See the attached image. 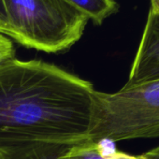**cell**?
I'll return each mask as SVG.
<instances>
[{"label": "cell", "instance_id": "6da1fadb", "mask_svg": "<svg viewBox=\"0 0 159 159\" xmlns=\"http://www.w3.org/2000/svg\"><path fill=\"white\" fill-rule=\"evenodd\" d=\"M93 84L63 68L16 58L0 65V151L88 139Z\"/></svg>", "mask_w": 159, "mask_h": 159}, {"label": "cell", "instance_id": "7a4b0ae2", "mask_svg": "<svg viewBox=\"0 0 159 159\" xmlns=\"http://www.w3.org/2000/svg\"><path fill=\"white\" fill-rule=\"evenodd\" d=\"M88 21L63 0H0V33L49 53L69 49L82 38Z\"/></svg>", "mask_w": 159, "mask_h": 159}, {"label": "cell", "instance_id": "3957f363", "mask_svg": "<svg viewBox=\"0 0 159 159\" xmlns=\"http://www.w3.org/2000/svg\"><path fill=\"white\" fill-rule=\"evenodd\" d=\"M159 137V80L124 85L107 94L95 91L88 139L113 142Z\"/></svg>", "mask_w": 159, "mask_h": 159}, {"label": "cell", "instance_id": "277c9868", "mask_svg": "<svg viewBox=\"0 0 159 159\" xmlns=\"http://www.w3.org/2000/svg\"><path fill=\"white\" fill-rule=\"evenodd\" d=\"M157 80H159V13L150 10L125 85H136Z\"/></svg>", "mask_w": 159, "mask_h": 159}, {"label": "cell", "instance_id": "5b68a950", "mask_svg": "<svg viewBox=\"0 0 159 159\" xmlns=\"http://www.w3.org/2000/svg\"><path fill=\"white\" fill-rule=\"evenodd\" d=\"M56 159H153L148 152L140 155H131L118 151L114 142L109 139L91 140L74 144Z\"/></svg>", "mask_w": 159, "mask_h": 159}, {"label": "cell", "instance_id": "8992f818", "mask_svg": "<svg viewBox=\"0 0 159 159\" xmlns=\"http://www.w3.org/2000/svg\"><path fill=\"white\" fill-rule=\"evenodd\" d=\"M80 12L86 15L96 25H100L111 15L119 11L115 0H63Z\"/></svg>", "mask_w": 159, "mask_h": 159}, {"label": "cell", "instance_id": "52a82bcc", "mask_svg": "<svg viewBox=\"0 0 159 159\" xmlns=\"http://www.w3.org/2000/svg\"><path fill=\"white\" fill-rule=\"evenodd\" d=\"M72 145L39 144L24 148L0 151V159H56Z\"/></svg>", "mask_w": 159, "mask_h": 159}, {"label": "cell", "instance_id": "ba28073f", "mask_svg": "<svg viewBox=\"0 0 159 159\" xmlns=\"http://www.w3.org/2000/svg\"><path fill=\"white\" fill-rule=\"evenodd\" d=\"M15 58V49L12 41L0 33V65Z\"/></svg>", "mask_w": 159, "mask_h": 159}, {"label": "cell", "instance_id": "9c48e42d", "mask_svg": "<svg viewBox=\"0 0 159 159\" xmlns=\"http://www.w3.org/2000/svg\"><path fill=\"white\" fill-rule=\"evenodd\" d=\"M151 1V8L152 11L159 13V0H150Z\"/></svg>", "mask_w": 159, "mask_h": 159}, {"label": "cell", "instance_id": "30bf717a", "mask_svg": "<svg viewBox=\"0 0 159 159\" xmlns=\"http://www.w3.org/2000/svg\"><path fill=\"white\" fill-rule=\"evenodd\" d=\"M148 153L153 158V159H159V145L150 151H148Z\"/></svg>", "mask_w": 159, "mask_h": 159}]
</instances>
